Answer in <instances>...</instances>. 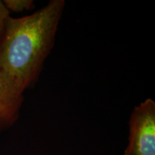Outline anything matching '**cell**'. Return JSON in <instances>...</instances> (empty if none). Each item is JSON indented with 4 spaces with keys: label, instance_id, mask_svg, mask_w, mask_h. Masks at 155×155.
Masks as SVG:
<instances>
[{
    "label": "cell",
    "instance_id": "cell-1",
    "mask_svg": "<svg viewBox=\"0 0 155 155\" xmlns=\"http://www.w3.org/2000/svg\"><path fill=\"white\" fill-rule=\"evenodd\" d=\"M64 0H51L32 15L6 21L0 35V73L18 98L38 79L53 47Z\"/></svg>",
    "mask_w": 155,
    "mask_h": 155
},
{
    "label": "cell",
    "instance_id": "cell-2",
    "mask_svg": "<svg viewBox=\"0 0 155 155\" xmlns=\"http://www.w3.org/2000/svg\"><path fill=\"white\" fill-rule=\"evenodd\" d=\"M124 155H155V102L151 98L134 108Z\"/></svg>",
    "mask_w": 155,
    "mask_h": 155
},
{
    "label": "cell",
    "instance_id": "cell-3",
    "mask_svg": "<svg viewBox=\"0 0 155 155\" xmlns=\"http://www.w3.org/2000/svg\"><path fill=\"white\" fill-rule=\"evenodd\" d=\"M22 100L9 91L0 73V131L16 121Z\"/></svg>",
    "mask_w": 155,
    "mask_h": 155
},
{
    "label": "cell",
    "instance_id": "cell-4",
    "mask_svg": "<svg viewBox=\"0 0 155 155\" xmlns=\"http://www.w3.org/2000/svg\"><path fill=\"white\" fill-rule=\"evenodd\" d=\"M8 11L19 12L24 10H28L34 6L33 1L31 0H5L2 2Z\"/></svg>",
    "mask_w": 155,
    "mask_h": 155
},
{
    "label": "cell",
    "instance_id": "cell-5",
    "mask_svg": "<svg viewBox=\"0 0 155 155\" xmlns=\"http://www.w3.org/2000/svg\"><path fill=\"white\" fill-rule=\"evenodd\" d=\"M9 17V12L6 8L2 2L0 1V35H1L2 32L3 30L6 21Z\"/></svg>",
    "mask_w": 155,
    "mask_h": 155
}]
</instances>
